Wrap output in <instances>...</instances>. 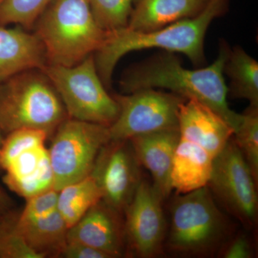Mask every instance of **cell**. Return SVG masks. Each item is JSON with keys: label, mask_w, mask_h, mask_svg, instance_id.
I'll list each match as a JSON object with an SVG mask.
<instances>
[{"label": "cell", "mask_w": 258, "mask_h": 258, "mask_svg": "<svg viewBox=\"0 0 258 258\" xmlns=\"http://www.w3.org/2000/svg\"><path fill=\"white\" fill-rule=\"evenodd\" d=\"M230 50L222 42L216 60L203 69H185L172 52L156 56L135 64L125 71L120 81L125 93L139 90L161 88L210 107L235 132L241 114L232 111L227 101L228 88L225 84L224 69Z\"/></svg>", "instance_id": "1"}, {"label": "cell", "mask_w": 258, "mask_h": 258, "mask_svg": "<svg viewBox=\"0 0 258 258\" xmlns=\"http://www.w3.org/2000/svg\"><path fill=\"white\" fill-rule=\"evenodd\" d=\"M229 0H210L205 9L193 18L179 20L152 31H136L124 27L108 31L96 53L97 71L106 87H110L116 64L132 51L161 48L184 54L195 66L205 61L204 41L212 22L225 13Z\"/></svg>", "instance_id": "2"}, {"label": "cell", "mask_w": 258, "mask_h": 258, "mask_svg": "<svg viewBox=\"0 0 258 258\" xmlns=\"http://www.w3.org/2000/svg\"><path fill=\"white\" fill-rule=\"evenodd\" d=\"M34 27L47 64L67 67L94 55L108 32L96 21L88 0H53Z\"/></svg>", "instance_id": "3"}, {"label": "cell", "mask_w": 258, "mask_h": 258, "mask_svg": "<svg viewBox=\"0 0 258 258\" xmlns=\"http://www.w3.org/2000/svg\"><path fill=\"white\" fill-rule=\"evenodd\" d=\"M69 118L50 80L41 70L19 73L0 82V129L44 131L51 137Z\"/></svg>", "instance_id": "4"}, {"label": "cell", "mask_w": 258, "mask_h": 258, "mask_svg": "<svg viewBox=\"0 0 258 258\" xmlns=\"http://www.w3.org/2000/svg\"><path fill=\"white\" fill-rule=\"evenodd\" d=\"M227 231L225 218L208 186L180 194L171 208L166 246L184 255H208L220 246Z\"/></svg>", "instance_id": "5"}, {"label": "cell", "mask_w": 258, "mask_h": 258, "mask_svg": "<svg viewBox=\"0 0 258 258\" xmlns=\"http://www.w3.org/2000/svg\"><path fill=\"white\" fill-rule=\"evenodd\" d=\"M42 71L55 88L69 118L108 127L116 120L119 106L107 92L93 55L69 67L47 64Z\"/></svg>", "instance_id": "6"}, {"label": "cell", "mask_w": 258, "mask_h": 258, "mask_svg": "<svg viewBox=\"0 0 258 258\" xmlns=\"http://www.w3.org/2000/svg\"><path fill=\"white\" fill-rule=\"evenodd\" d=\"M51 138L47 149L57 191L89 176L102 148L111 141L108 126L70 118Z\"/></svg>", "instance_id": "7"}, {"label": "cell", "mask_w": 258, "mask_h": 258, "mask_svg": "<svg viewBox=\"0 0 258 258\" xmlns=\"http://www.w3.org/2000/svg\"><path fill=\"white\" fill-rule=\"evenodd\" d=\"M48 138L46 132L33 128L20 129L5 137L0 152L3 180L10 190L26 200L54 188L45 144Z\"/></svg>", "instance_id": "8"}, {"label": "cell", "mask_w": 258, "mask_h": 258, "mask_svg": "<svg viewBox=\"0 0 258 258\" xmlns=\"http://www.w3.org/2000/svg\"><path fill=\"white\" fill-rule=\"evenodd\" d=\"M113 97L119 106L116 120L108 127L110 139L114 141L178 128L179 106L186 100L154 88Z\"/></svg>", "instance_id": "9"}, {"label": "cell", "mask_w": 258, "mask_h": 258, "mask_svg": "<svg viewBox=\"0 0 258 258\" xmlns=\"http://www.w3.org/2000/svg\"><path fill=\"white\" fill-rule=\"evenodd\" d=\"M256 182L233 137L214 158L208 184L212 195L247 227L257 222Z\"/></svg>", "instance_id": "10"}, {"label": "cell", "mask_w": 258, "mask_h": 258, "mask_svg": "<svg viewBox=\"0 0 258 258\" xmlns=\"http://www.w3.org/2000/svg\"><path fill=\"white\" fill-rule=\"evenodd\" d=\"M140 166L129 140H111L98 154L91 174L102 200L120 213L132 201L141 179Z\"/></svg>", "instance_id": "11"}, {"label": "cell", "mask_w": 258, "mask_h": 258, "mask_svg": "<svg viewBox=\"0 0 258 258\" xmlns=\"http://www.w3.org/2000/svg\"><path fill=\"white\" fill-rule=\"evenodd\" d=\"M163 201L153 184L142 180L125 208V240L137 257H153L162 251L166 235Z\"/></svg>", "instance_id": "12"}, {"label": "cell", "mask_w": 258, "mask_h": 258, "mask_svg": "<svg viewBox=\"0 0 258 258\" xmlns=\"http://www.w3.org/2000/svg\"><path fill=\"white\" fill-rule=\"evenodd\" d=\"M120 214L101 200L69 228L68 242L91 246L111 258L121 257L126 240Z\"/></svg>", "instance_id": "13"}, {"label": "cell", "mask_w": 258, "mask_h": 258, "mask_svg": "<svg viewBox=\"0 0 258 258\" xmlns=\"http://www.w3.org/2000/svg\"><path fill=\"white\" fill-rule=\"evenodd\" d=\"M180 137L197 144L215 158L234 135V130L210 107L193 99L179 106Z\"/></svg>", "instance_id": "14"}, {"label": "cell", "mask_w": 258, "mask_h": 258, "mask_svg": "<svg viewBox=\"0 0 258 258\" xmlns=\"http://www.w3.org/2000/svg\"><path fill=\"white\" fill-rule=\"evenodd\" d=\"M179 138V128H175L138 136L129 140L139 164L150 172L153 186L163 200L172 191L171 168Z\"/></svg>", "instance_id": "15"}, {"label": "cell", "mask_w": 258, "mask_h": 258, "mask_svg": "<svg viewBox=\"0 0 258 258\" xmlns=\"http://www.w3.org/2000/svg\"><path fill=\"white\" fill-rule=\"evenodd\" d=\"M47 61L35 33L0 25V82L29 70H42Z\"/></svg>", "instance_id": "16"}, {"label": "cell", "mask_w": 258, "mask_h": 258, "mask_svg": "<svg viewBox=\"0 0 258 258\" xmlns=\"http://www.w3.org/2000/svg\"><path fill=\"white\" fill-rule=\"evenodd\" d=\"M210 0H137L127 28L152 31L200 14Z\"/></svg>", "instance_id": "17"}, {"label": "cell", "mask_w": 258, "mask_h": 258, "mask_svg": "<svg viewBox=\"0 0 258 258\" xmlns=\"http://www.w3.org/2000/svg\"><path fill=\"white\" fill-rule=\"evenodd\" d=\"M213 160L203 148L180 137L171 168V189L180 195L208 186Z\"/></svg>", "instance_id": "18"}, {"label": "cell", "mask_w": 258, "mask_h": 258, "mask_svg": "<svg viewBox=\"0 0 258 258\" xmlns=\"http://www.w3.org/2000/svg\"><path fill=\"white\" fill-rule=\"evenodd\" d=\"M16 226L27 243L41 258L61 257L67 243L69 227L57 210L46 216Z\"/></svg>", "instance_id": "19"}, {"label": "cell", "mask_w": 258, "mask_h": 258, "mask_svg": "<svg viewBox=\"0 0 258 258\" xmlns=\"http://www.w3.org/2000/svg\"><path fill=\"white\" fill-rule=\"evenodd\" d=\"M230 79L228 93L234 98L249 101V106L258 107V63L241 48L230 51L224 69Z\"/></svg>", "instance_id": "20"}, {"label": "cell", "mask_w": 258, "mask_h": 258, "mask_svg": "<svg viewBox=\"0 0 258 258\" xmlns=\"http://www.w3.org/2000/svg\"><path fill=\"white\" fill-rule=\"evenodd\" d=\"M101 200V189L90 174L59 190L57 210L70 228Z\"/></svg>", "instance_id": "21"}, {"label": "cell", "mask_w": 258, "mask_h": 258, "mask_svg": "<svg viewBox=\"0 0 258 258\" xmlns=\"http://www.w3.org/2000/svg\"><path fill=\"white\" fill-rule=\"evenodd\" d=\"M233 138L254 180H258V107L249 106L241 114L240 123L234 132Z\"/></svg>", "instance_id": "22"}, {"label": "cell", "mask_w": 258, "mask_h": 258, "mask_svg": "<svg viewBox=\"0 0 258 258\" xmlns=\"http://www.w3.org/2000/svg\"><path fill=\"white\" fill-rule=\"evenodd\" d=\"M53 0H4L0 5V25L15 24L32 28Z\"/></svg>", "instance_id": "23"}, {"label": "cell", "mask_w": 258, "mask_h": 258, "mask_svg": "<svg viewBox=\"0 0 258 258\" xmlns=\"http://www.w3.org/2000/svg\"><path fill=\"white\" fill-rule=\"evenodd\" d=\"M17 216L12 210L0 219V258H41L18 230Z\"/></svg>", "instance_id": "24"}, {"label": "cell", "mask_w": 258, "mask_h": 258, "mask_svg": "<svg viewBox=\"0 0 258 258\" xmlns=\"http://www.w3.org/2000/svg\"><path fill=\"white\" fill-rule=\"evenodd\" d=\"M96 21L106 31L127 26L137 0H88Z\"/></svg>", "instance_id": "25"}, {"label": "cell", "mask_w": 258, "mask_h": 258, "mask_svg": "<svg viewBox=\"0 0 258 258\" xmlns=\"http://www.w3.org/2000/svg\"><path fill=\"white\" fill-rule=\"evenodd\" d=\"M58 191L52 188L27 199L25 208L18 215L19 222L36 220L57 210Z\"/></svg>", "instance_id": "26"}, {"label": "cell", "mask_w": 258, "mask_h": 258, "mask_svg": "<svg viewBox=\"0 0 258 258\" xmlns=\"http://www.w3.org/2000/svg\"><path fill=\"white\" fill-rule=\"evenodd\" d=\"M220 254L225 258H250L253 251L248 237L240 234L224 246Z\"/></svg>", "instance_id": "27"}, {"label": "cell", "mask_w": 258, "mask_h": 258, "mask_svg": "<svg viewBox=\"0 0 258 258\" xmlns=\"http://www.w3.org/2000/svg\"><path fill=\"white\" fill-rule=\"evenodd\" d=\"M61 257L66 258H111L99 249L79 242H68Z\"/></svg>", "instance_id": "28"}, {"label": "cell", "mask_w": 258, "mask_h": 258, "mask_svg": "<svg viewBox=\"0 0 258 258\" xmlns=\"http://www.w3.org/2000/svg\"><path fill=\"white\" fill-rule=\"evenodd\" d=\"M13 200L0 185V219L13 210Z\"/></svg>", "instance_id": "29"}, {"label": "cell", "mask_w": 258, "mask_h": 258, "mask_svg": "<svg viewBox=\"0 0 258 258\" xmlns=\"http://www.w3.org/2000/svg\"><path fill=\"white\" fill-rule=\"evenodd\" d=\"M5 134H3V132H2L1 129H0V152H1L2 147H3V142H4L5 139ZM2 172H3V169L1 167V164H0V174Z\"/></svg>", "instance_id": "30"}, {"label": "cell", "mask_w": 258, "mask_h": 258, "mask_svg": "<svg viewBox=\"0 0 258 258\" xmlns=\"http://www.w3.org/2000/svg\"><path fill=\"white\" fill-rule=\"evenodd\" d=\"M4 1V0H0V5H1L2 3H3V2Z\"/></svg>", "instance_id": "31"}]
</instances>
